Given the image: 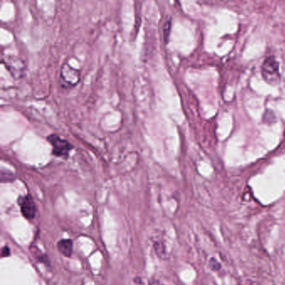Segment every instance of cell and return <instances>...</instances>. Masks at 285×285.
Segmentation results:
<instances>
[{"label": "cell", "instance_id": "obj_1", "mask_svg": "<svg viewBox=\"0 0 285 285\" xmlns=\"http://www.w3.org/2000/svg\"><path fill=\"white\" fill-rule=\"evenodd\" d=\"M47 140L52 147V153L54 156L63 159H68L69 152L73 150V146L56 134H51L47 136Z\"/></svg>", "mask_w": 285, "mask_h": 285}, {"label": "cell", "instance_id": "obj_2", "mask_svg": "<svg viewBox=\"0 0 285 285\" xmlns=\"http://www.w3.org/2000/svg\"><path fill=\"white\" fill-rule=\"evenodd\" d=\"M262 76L264 80L270 85H276L280 80L279 63L274 57H269L263 61L262 65Z\"/></svg>", "mask_w": 285, "mask_h": 285}, {"label": "cell", "instance_id": "obj_3", "mask_svg": "<svg viewBox=\"0 0 285 285\" xmlns=\"http://www.w3.org/2000/svg\"><path fill=\"white\" fill-rule=\"evenodd\" d=\"M19 205H20L23 216L27 219H33L35 218L37 213V207L33 202V198L30 195L19 198Z\"/></svg>", "mask_w": 285, "mask_h": 285}, {"label": "cell", "instance_id": "obj_4", "mask_svg": "<svg viewBox=\"0 0 285 285\" xmlns=\"http://www.w3.org/2000/svg\"><path fill=\"white\" fill-rule=\"evenodd\" d=\"M7 61L8 62H6V68H8L9 72L13 75V76H14L16 78L21 77L20 74H22L23 70L25 69V65H21L22 60L15 58V57H12L11 59H9Z\"/></svg>", "mask_w": 285, "mask_h": 285}, {"label": "cell", "instance_id": "obj_5", "mask_svg": "<svg viewBox=\"0 0 285 285\" xmlns=\"http://www.w3.org/2000/svg\"><path fill=\"white\" fill-rule=\"evenodd\" d=\"M57 248L59 252L67 258L72 256L73 253V243L72 241L69 239H62L59 241L57 243Z\"/></svg>", "mask_w": 285, "mask_h": 285}, {"label": "cell", "instance_id": "obj_6", "mask_svg": "<svg viewBox=\"0 0 285 285\" xmlns=\"http://www.w3.org/2000/svg\"><path fill=\"white\" fill-rule=\"evenodd\" d=\"M210 267H211V269H212L213 271H218V270L221 269V264L219 262H218L216 259L212 258V259H211V260H210Z\"/></svg>", "mask_w": 285, "mask_h": 285}, {"label": "cell", "instance_id": "obj_7", "mask_svg": "<svg viewBox=\"0 0 285 285\" xmlns=\"http://www.w3.org/2000/svg\"><path fill=\"white\" fill-rule=\"evenodd\" d=\"M171 27V21H168L167 23V25L165 26V30H164V34H165V41L167 42L168 40V35H169V29Z\"/></svg>", "mask_w": 285, "mask_h": 285}, {"label": "cell", "instance_id": "obj_8", "mask_svg": "<svg viewBox=\"0 0 285 285\" xmlns=\"http://www.w3.org/2000/svg\"><path fill=\"white\" fill-rule=\"evenodd\" d=\"M9 254H10V250H9V247H7V246H5V247H4V248H3L2 250L3 258H5V257L9 256Z\"/></svg>", "mask_w": 285, "mask_h": 285}, {"label": "cell", "instance_id": "obj_9", "mask_svg": "<svg viewBox=\"0 0 285 285\" xmlns=\"http://www.w3.org/2000/svg\"><path fill=\"white\" fill-rule=\"evenodd\" d=\"M151 285H164V284H162V283H156V282H154L153 283H151Z\"/></svg>", "mask_w": 285, "mask_h": 285}]
</instances>
